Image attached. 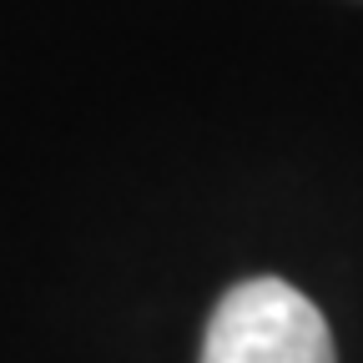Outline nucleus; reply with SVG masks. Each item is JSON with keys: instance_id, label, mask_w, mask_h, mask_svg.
<instances>
[{"instance_id": "obj_1", "label": "nucleus", "mask_w": 363, "mask_h": 363, "mask_svg": "<svg viewBox=\"0 0 363 363\" xmlns=\"http://www.w3.org/2000/svg\"><path fill=\"white\" fill-rule=\"evenodd\" d=\"M202 363H338L328 318L283 278H247L207 323Z\"/></svg>"}]
</instances>
